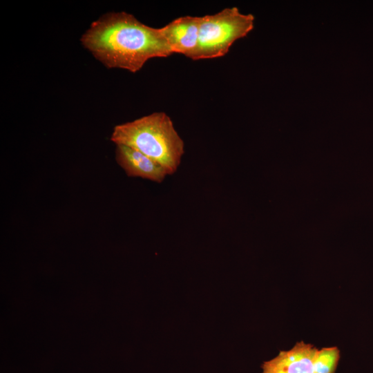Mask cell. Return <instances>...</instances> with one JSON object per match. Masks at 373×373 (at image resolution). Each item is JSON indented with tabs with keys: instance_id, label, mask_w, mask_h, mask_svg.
Listing matches in <instances>:
<instances>
[{
	"instance_id": "1",
	"label": "cell",
	"mask_w": 373,
	"mask_h": 373,
	"mask_svg": "<svg viewBox=\"0 0 373 373\" xmlns=\"http://www.w3.org/2000/svg\"><path fill=\"white\" fill-rule=\"evenodd\" d=\"M81 42L107 68L132 73L150 59L173 54L160 28L146 26L124 12L108 13L93 21Z\"/></svg>"
},
{
	"instance_id": "2",
	"label": "cell",
	"mask_w": 373,
	"mask_h": 373,
	"mask_svg": "<svg viewBox=\"0 0 373 373\" xmlns=\"http://www.w3.org/2000/svg\"><path fill=\"white\" fill-rule=\"evenodd\" d=\"M111 140L141 152L163 166L169 175L177 171L184 153L182 139L164 112L115 126Z\"/></svg>"
},
{
	"instance_id": "3",
	"label": "cell",
	"mask_w": 373,
	"mask_h": 373,
	"mask_svg": "<svg viewBox=\"0 0 373 373\" xmlns=\"http://www.w3.org/2000/svg\"><path fill=\"white\" fill-rule=\"evenodd\" d=\"M254 17L242 14L238 8H227L202 17L198 46L193 60L225 55L232 44L252 30Z\"/></svg>"
},
{
	"instance_id": "4",
	"label": "cell",
	"mask_w": 373,
	"mask_h": 373,
	"mask_svg": "<svg viewBox=\"0 0 373 373\" xmlns=\"http://www.w3.org/2000/svg\"><path fill=\"white\" fill-rule=\"evenodd\" d=\"M340 357L336 346L318 349L300 341L290 350L280 351L276 357L263 362L262 373H335Z\"/></svg>"
},
{
	"instance_id": "5",
	"label": "cell",
	"mask_w": 373,
	"mask_h": 373,
	"mask_svg": "<svg viewBox=\"0 0 373 373\" xmlns=\"http://www.w3.org/2000/svg\"><path fill=\"white\" fill-rule=\"evenodd\" d=\"M202 17L184 16L160 28L173 53L193 59L198 46Z\"/></svg>"
},
{
	"instance_id": "6",
	"label": "cell",
	"mask_w": 373,
	"mask_h": 373,
	"mask_svg": "<svg viewBox=\"0 0 373 373\" xmlns=\"http://www.w3.org/2000/svg\"><path fill=\"white\" fill-rule=\"evenodd\" d=\"M115 159L129 177H138L162 182L169 175L163 166L150 157L124 145H117Z\"/></svg>"
}]
</instances>
